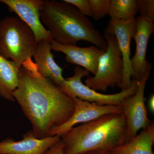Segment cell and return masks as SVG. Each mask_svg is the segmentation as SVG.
Returning <instances> with one entry per match:
<instances>
[{
	"mask_svg": "<svg viewBox=\"0 0 154 154\" xmlns=\"http://www.w3.org/2000/svg\"><path fill=\"white\" fill-rule=\"evenodd\" d=\"M19 85L13 95L32 125L35 136L49 137L53 128L63 124L74 112L75 102L52 81L41 76L36 68L22 66Z\"/></svg>",
	"mask_w": 154,
	"mask_h": 154,
	"instance_id": "cell-1",
	"label": "cell"
},
{
	"mask_svg": "<svg viewBox=\"0 0 154 154\" xmlns=\"http://www.w3.org/2000/svg\"><path fill=\"white\" fill-rule=\"evenodd\" d=\"M126 129L123 114L110 113L74 127L60 137L65 154H109L126 142Z\"/></svg>",
	"mask_w": 154,
	"mask_h": 154,
	"instance_id": "cell-2",
	"label": "cell"
},
{
	"mask_svg": "<svg viewBox=\"0 0 154 154\" xmlns=\"http://www.w3.org/2000/svg\"><path fill=\"white\" fill-rule=\"evenodd\" d=\"M41 21L53 40L64 45H76L83 40L106 50L107 42L93 23L78 9L64 1H43Z\"/></svg>",
	"mask_w": 154,
	"mask_h": 154,
	"instance_id": "cell-3",
	"label": "cell"
},
{
	"mask_svg": "<svg viewBox=\"0 0 154 154\" xmlns=\"http://www.w3.org/2000/svg\"><path fill=\"white\" fill-rule=\"evenodd\" d=\"M37 44L33 31L18 17L0 21V54L20 68L30 60Z\"/></svg>",
	"mask_w": 154,
	"mask_h": 154,
	"instance_id": "cell-4",
	"label": "cell"
},
{
	"mask_svg": "<svg viewBox=\"0 0 154 154\" xmlns=\"http://www.w3.org/2000/svg\"><path fill=\"white\" fill-rule=\"evenodd\" d=\"M104 36L107 42V49L99 58L96 74L85 81L86 86L98 92L118 87L123 78V60L116 37L106 33Z\"/></svg>",
	"mask_w": 154,
	"mask_h": 154,
	"instance_id": "cell-5",
	"label": "cell"
},
{
	"mask_svg": "<svg viewBox=\"0 0 154 154\" xmlns=\"http://www.w3.org/2000/svg\"><path fill=\"white\" fill-rule=\"evenodd\" d=\"M90 72L78 66L74 69L72 76L65 79L60 89L65 94L72 99L77 98L90 103L105 106H119L127 97L134 95L139 86V80L133 79L129 88L113 94H104L88 88L82 82L83 77L89 76Z\"/></svg>",
	"mask_w": 154,
	"mask_h": 154,
	"instance_id": "cell-6",
	"label": "cell"
},
{
	"mask_svg": "<svg viewBox=\"0 0 154 154\" xmlns=\"http://www.w3.org/2000/svg\"><path fill=\"white\" fill-rule=\"evenodd\" d=\"M150 74L148 73L139 79L138 88L135 94L127 97L119 105L126 121V142L135 136L140 130L144 129L152 122L148 117L144 99L146 84Z\"/></svg>",
	"mask_w": 154,
	"mask_h": 154,
	"instance_id": "cell-7",
	"label": "cell"
},
{
	"mask_svg": "<svg viewBox=\"0 0 154 154\" xmlns=\"http://www.w3.org/2000/svg\"><path fill=\"white\" fill-rule=\"evenodd\" d=\"M136 30V19L129 21L109 20L105 33L115 36L123 63V78L118 86L122 90L129 88L135 75L131 65V42Z\"/></svg>",
	"mask_w": 154,
	"mask_h": 154,
	"instance_id": "cell-8",
	"label": "cell"
},
{
	"mask_svg": "<svg viewBox=\"0 0 154 154\" xmlns=\"http://www.w3.org/2000/svg\"><path fill=\"white\" fill-rule=\"evenodd\" d=\"M0 3L6 5L10 12L15 13L28 25L33 31L37 42L52 41L50 33L41 21L40 10L43 0H0Z\"/></svg>",
	"mask_w": 154,
	"mask_h": 154,
	"instance_id": "cell-9",
	"label": "cell"
},
{
	"mask_svg": "<svg viewBox=\"0 0 154 154\" xmlns=\"http://www.w3.org/2000/svg\"><path fill=\"white\" fill-rule=\"evenodd\" d=\"M73 99L75 109L72 115L63 124L51 129L49 136L60 137L77 124L89 122L106 114L122 113L120 106H102L77 98Z\"/></svg>",
	"mask_w": 154,
	"mask_h": 154,
	"instance_id": "cell-10",
	"label": "cell"
},
{
	"mask_svg": "<svg viewBox=\"0 0 154 154\" xmlns=\"http://www.w3.org/2000/svg\"><path fill=\"white\" fill-rule=\"evenodd\" d=\"M136 30L133 38L136 42L135 52L131 59V65L135 77L139 80L150 72L151 64L146 60L147 48L150 37L154 32L153 22L139 16L136 19Z\"/></svg>",
	"mask_w": 154,
	"mask_h": 154,
	"instance_id": "cell-11",
	"label": "cell"
},
{
	"mask_svg": "<svg viewBox=\"0 0 154 154\" xmlns=\"http://www.w3.org/2000/svg\"><path fill=\"white\" fill-rule=\"evenodd\" d=\"M60 139L57 135L38 138L30 131L21 140L8 138L0 141V154H44Z\"/></svg>",
	"mask_w": 154,
	"mask_h": 154,
	"instance_id": "cell-12",
	"label": "cell"
},
{
	"mask_svg": "<svg viewBox=\"0 0 154 154\" xmlns=\"http://www.w3.org/2000/svg\"><path fill=\"white\" fill-rule=\"evenodd\" d=\"M51 45L52 50L65 54L67 62L83 67L94 75L97 72L99 58L106 50L95 45L80 47L77 45H62L53 40L51 41Z\"/></svg>",
	"mask_w": 154,
	"mask_h": 154,
	"instance_id": "cell-13",
	"label": "cell"
},
{
	"mask_svg": "<svg viewBox=\"0 0 154 154\" xmlns=\"http://www.w3.org/2000/svg\"><path fill=\"white\" fill-rule=\"evenodd\" d=\"M51 42L41 41L37 42L33 56L37 72L61 88L63 85L65 79L63 76V69L58 65L54 59L51 52Z\"/></svg>",
	"mask_w": 154,
	"mask_h": 154,
	"instance_id": "cell-14",
	"label": "cell"
},
{
	"mask_svg": "<svg viewBox=\"0 0 154 154\" xmlns=\"http://www.w3.org/2000/svg\"><path fill=\"white\" fill-rule=\"evenodd\" d=\"M154 122L126 142L114 148L109 154H154Z\"/></svg>",
	"mask_w": 154,
	"mask_h": 154,
	"instance_id": "cell-15",
	"label": "cell"
},
{
	"mask_svg": "<svg viewBox=\"0 0 154 154\" xmlns=\"http://www.w3.org/2000/svg\"><path fill=\"white\" fill-rule=\"evenodd\" d=\"M20 68L0 54V96L15 102L13 94L19 85Z\"/></svg>",
	"mask_w": 154,
	"mask_h": 154,
	"instance_id": "cell-16",
	"label": "cell"
},
{
	"mask_svg": "<svg viewBox=\"0 0 154 154\" xmlns=\"http://www.w3.org/2000/svg\"><path fill=\"white\" fill-rule=\"evenodd\" d=\"M108 15L112 20L129 21L137 14V0H110Z\"/></svg>",
	"mask_w": 154,
	"mask_h": 154,
	"instance_id": "cell-17",
	"label": "cell"
},
{
	"mask_svg": "<svg viewBox=\"0 0 154 154\" xmlns=\"http://www.w3.org/2000/svg\"><path fill=\"white\" fill-rule=\"evenodd\" d=\"M92 7L94 20L99 21L108 15L110 7V0H89Z\"/></svg>",
	"mask_w": 154,
	"mask_h": 154,
	"instance_id": "cell-18",
	"label": "cell"
},
{
	"mask_svg": "<svg viewBox=\"0 0 154 154\" xmlns=\"http://www.w3.org/2000/svg\"><path fill=\"white\" fill-rule=\"evenodd\" d=\"M137 11L142 18L154 22V0H137Z\"/></svg>",
	"mask_w": 154,
	"mask_h": 154,
	"instance_id": "cell-19",
	"label": "cell"
},
{
	"mask_svg": "<svg viewBox=\"0 0 154 154\" xmlns=\"http://www.w3.org/2000/svg\"><path fill=\"white\" fill-rule=\"evenodd\" d=\"M75 7L86 17H93L92 7L89 0H63Z\"/></svg>",
	"mask_w": 154,
	"mask_h": 154,
	"instance_id": "cell-20",
	"label": "cell"
},
{
	"mask_svg": "<svg viewBox=\"0 0 154 154\" xmlns=\"http://www.w3.org/2000/svg\"><path fill=\"white\" fill-rule=\"evenodd\" d=\"M44 154H65L63 144L61 139L57 142L46 151Z\"/></svg>",
	"mask_w": 154,
	"mask_h": 154,
	"instance_id": "cell-21",
	"label": "cell"
},
{
	"mask_svg": "<svg viewBox=\"0 0 154 154\" xmlns=\"http://www.w3.org/2000/svg\"><path fill=\"white\" fill-rule=\"evenodd\" d=\"M148 106L149 110L151 111L152 113H154V94H152L148 101Z\"/></svg>",
	"mask_w": 154,
	"mask_h": 154,
	"instance_id": "cell-22",
	"label": "cell"
},
{
	"mask_svg": "<svg viewBox=\"0 0 154 154\" xmlns=\"http://www.w3.org/2000/svg\"><path fill=\"white\" fill-rule=\"evenodd\" d=\"M86 154H103V153H88Z\"/></svg>",
	"mask_w": 154,
	"mask_h": 154,
	"instance_id": "cell-23",
	"label": "cell"
}]
</instances>
